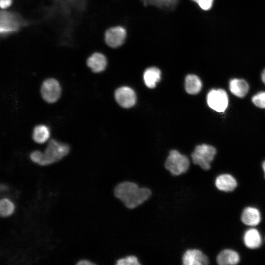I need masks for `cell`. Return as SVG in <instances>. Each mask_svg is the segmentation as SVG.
Instances as JSON below:
<instances>
[{
	"label": "cell",
	"mask_w": 265,
	"mask_h": 265,
	"mask_svg": "<svg viewBox=\"0 0 265 265\" xmlns=\"http://www.w3.org/2000/svg\"><path fill=\"white\" fill-rule=\"evenodd\" d=\"M7 189H8V187L6 185H2V184L0 185V189L1 191L5 190H7Z\"/></svg>",
	"instance_id": "28"
},
{
	"label": "cell",
	"mask_w": 265,
	"mask_h": 265,
	"mask_svg": "<svg viewBox=\"0 0 265 265\" xmlns=\"http://www.w3.org/2000/svg\"><path fill=\"white\" fill-rule=\"evenodd\" d=\"M261 79L263 82L265 84V69L263 71L262 73Z\"/></svg>",
	"instance_id": "27"
},
{
	"label": "cell",
	"mask_w": 265,
	"mask_h": 265,
	"mask_svg": "<svg viewBox=\"0 0 265 265\" xmlns=\"http://www.w3.org/2000/svg\"><path fill=\"white\" fill-rule=\"evenodd\" d=\"M202 83L201 80L196 75L189 74L185 79V89L186 92L191 95L198 93L201 90Z\"/></svg>",
	"instance_id": "18"
},
{
	"label": "cell",
	"mask_w": 265,
	"mask_h": 265,
	"mask_svg": "<svg viewBox=\"0 0 265 265\" xmlns=\"http://www.w3.org/2000/svg\"><path fill=\"white\" fill-rule=\"evenodd\" d=\"M189 165L187 157L175 150L170 151L165 162V168L175 176L186 172Z\"/></svg>",
	"instance_id": "4"
},
{
	"label": "cell",
	"mask_w": 265,
	"mask_h": 265,
	"mask_svg": "<svg viewBox=\"0 0 265 265\" xmlns=\"http://www.w3.org/2000/svg\"><path fill=\"white\" fill-rule=\"evenodd\" d=\"M196 2L204 10H208L212 8L214 0H191Z\"/></svg>",
	"instance_id": "23"
},
{
	"label": "cell",
	"mask_w": 265,
	"mask_h": 265,
	"mask_svg": "<svg viewBox=\"0 0 265 265\" xmlns=\"http://www.w3.org/2000/svg\"><path fill=\"white\" fill-rule=\"evenodd\" d=\"M114 96L117 103L124 108H130L136 102L135 92L129 87L123 86L118 88L115 92Z\"/></svg>",
	"instance_id": "8"
},
{
	"label": "cell",
	"mask_w": 265,
	"mask_h": 265,
	"mask_svg": "<svg viewBox=\"0 0 265 265\" xmlns=\"http://www.w3.org/2000/svg\"><path fill=\"white\" fill-rule=\"evenodd\" d=\"M229 89L235 96L238 98H243L248 93L249 86L243 79H233L229 82Z\"/></svg>",
	"instance_id": "14"
},
{
	"label": "cell",
	"mask_w": 265,
	"mask_h": 265,
	"mask_svg": "<svg viewBox=\"0 0 265 265\" xmlns=\"http://www.w3.org/2000/svg\"><path fill=\"white\" fill-rule=\"evenodd\" d=\"M243 241L247 248L256 249L261 245L262 239L259 232L256 229L252 228L247 230L244 233Z\"/></svg>",
	"instance_id": "15"
},
{
	"label": "cell",
	"mask_w": 265,
	"mask_h": 265,
	"mask_svg": "<svg viewBox=\"0 0 265 265\" xmlns=\"http://www.w3.org/2000/svg\"><path fill=\"white\" fill-rule=\"evenodd\" d=\"M61 89L58 81L53 78L45 80L41 86V94L47 103H53L59 98Z\"/></svg>",
	"instance_id": "6"
},
{
	"label": "cell",
	"mask_w": 265,
	"mask_h": 265,
	"mask_svg": "<svg viewBox=\"0 0 265 265\" xmlns=\"http://www.w3.org/2000/svg\"><path fill=\"white\" fill-rule=\"evenodd\" d=\"M69 151L70 146L68 144L51 139L42 154V159L39 164L47 165L58 161L66 156Z\"/></svg>",
	"instance_id": "2"
},
{
	"label": "cell",
	"mask_w": 265,
	"mask_h": 265,
	"mask_svg": "<svg viewBox=\"0 0 265 265\" xmlns=\"http://www.w3.org/2000/svg\"><path fill=\"white\" fill-rule=\"evenodd\" d=\"M161 78V72L157 67H152L147 68L143 74V79L146 85L150 88L155 87L157 83Z\"/></svg>",
	"instance_id": "17"
},
{
	"label": "cell",
	"mask_w": 265,
	"mask_h": 265,
	"mask_svg": "<svg viewBox=\"0 0 265 265\" xmlns=\"http://www.w3.org/2000/svg\"><path fill=\"white\" fill-rule=\"evenodd\" d=\"M126 37V31L121 26L112 27L108 29L105 33V41L107 45L111 48H117L124 42Z\"/></svg>",
	"instance_id": "7"
},
{
	"label": "cell",
	"mask_w": 265,
	"mask_h": 265,
	"mask_svg": "<svg viewBox=\"0 0 265 265\" xmlns=\"http://www.w3.org/2000/svg\"><path fill=\"white\" fill-rule=\"evenodd\" d=\"M115 196L130 209H134L147 201L152 192L146 187H139L135 183L123 182L118 184L114 190Z\"/></svg>",
	"instance_id": "1"
},
{
	"label": "cell",
	"mask_w": 265,
	"mask_h": 265,
	"mask_svg": "<svg viewBox=\"0 0 265 265\" xmlns=\"http://www.w3.org/2000/svg\"><path fill=\"white\" fill-rule=\"evenodd\" d=\"M216 154V150L213 146L203 144L197 146L191 156L194 164L208 170L211 168V163Z\"/></svg>",
	"instance_id": "3"
},
{
	"label": "cell",
	"mask_w": 265,
	"mask_h": 265,
	"mask_svg": "<svg viewBox=\"0 0 265 265\" xmlns=\"http://www.w3.org/2000/svg\"><path fill=\"white\" fill-rule=\"evenodd\" d=\"M184 265H207L209 263L208 257L198 249L187 250L183 255Z\"/></svg>",
	"instance_id": "9"
},
{
	"label": "cell",
	"mask_w": 265,
	"mask_h": 265,
	"mask_svg": "<svg viewBox=\"0 0 265 265\" xmlns=\"http://www.w3.org/2000/svg\"><path fill=\"white\" fill-rule=\"evenodd\" d=\"M42 154L40 151H34L30 154L29 157L33 162L39 164L42 159Z\"/></svg>",
	"instance_id": "24"
},
{
	"label": "cell",
	"mask_w": 265,
	"mask_h": 265,
	"mask_svg": "<svg viewBox=\"0 0 265 265\" xmlns=\"http://www.w3.org/2000/svg\"><path fill=\"white\" fill-rule=\"evenodd\" d=\"M253 104L258 107L265 108V92H259L252 98Z\"/></svg>",
	"instance_id": "21"
},
{
	"label": "cell",
	"mask_w": 265,
	"mask_h": 265,
	"mask_svg": "<svg viewBox=\"0 0 265 265\" xmlns=\"http://www.w3.org/2000/svg\"><path fill=\"white\" fill-rule=\"evenodd\" d=\"M216 261L220 265H234L240 261L238 254L232 249H225L221 251L217 256Z\"/></svg>",
	"instance_id": "16"
},
{
	"label": "cell",
	"mask_w": 265,
	"mask_h": 265,
	"mask_svg": "<svg viewBox=\"0 0 265 265\" xmlns=\"http://www.w3.org/2000/svg\"><path fill=\"white\" fill-rule=\"evenodd\" d=\"M12 0H0V6L1 8L5 9L11 5Z\"/></svg>",
	"instance_id": "25"
},
{
	"label": "cell",
	"mask_w": 265,
	"mask_h": 265,
	"mask_svg": "<svg viewBox=\"0 0 265 265\" xmlns=\"http://www.w3.org/2000/svg\"><path fill=\"white\" fill-rule=\"evenodd\" d=\"M87 65L94 73H100L106 68L107 60L102 53H96L92 54L87 60Z\"/></svg>",
	"instance_id": "13"
},
{
	"label": "cell",
	"mask_w": 265,
	"mask_h": 265,
	"mask_svg": "<svg viewBox=\"0 0 265 265\" xmlns=\"http://www.w3.org/2000/svg\"><path fill=\"white\" fill-rule=\"evenodd\" d=\"M261 219L260 212L256 208L246 207L241 213V220L242 222L248 226H256L260 223Z\"/></svg>",
	"instance_id": "11"
},
{
	"label": "cell",
	"mask_w": 265,
	"mask_h": 265,
	"mask_svg": "<svg viewBox=\"0 0 265 265\" xmlns=\"http://www.w3.org/2000/svg\"><path fill=\"white\" fill-rule=\"evenodd\" d=\"M77 265H93L95 263L86 260H81L78 262Z\"/></svg>",
	"instance_id": "26"
},
{
	"label": "cell",
	"mask_w": 265,
	"mask_h": 265,
	"mask_svg": "<svg viewBox=\"0 0 265 265\" xmlns=\"http://www.w3.org/2000/svg\"><path fill=\"white\" fill-rule=\"evenodd\" d=\"M140 264L137 257L134 256H129L125 258H121L116 262L117 265H139Z\"/></svg>",
	"instance_id": "22"
},
{
	"label": "cell",
	"mask_w": 265,
	"mask_h": 265,
	"mask_svg": "<svg viewBox=\"0 0 265 265\" xmlns=\"http://www.w3.org/2000/svg\"><path fill=\"white\" fill-rule=\"evenodd\" d=\"M209 106L213 110L222 112L227 108L229 103L226 92L222 89H212L207 96Z\"/></svg>",
	"instance_id": "5"
},
{
	"label": "cell",
	"mask_w": 265,
	"mask_h": 265,
	"mask_svg": "<svg viewBox=\"0 0 265 265\" xmlns=\"http://www.w3.org/2000/svg\"><path fill=\"white\" fill-rule=\"evenodd\" d=\"M14 204L8 199L2 198L0 201V214L2 217H6L11 215L14 212Z\"/></svg>",
	"instance_id": "20"
},
{
	"label": "cell",
	"mask_w": 265,
	"mask_h": 265,
	"mask_svg": "<svg viewBox=\"0 0 265 265\" xmlns=\"http://www.w3.org/2000/svg\"><path fill=\"white\" fill-rule=\"evenodd\" d=\"M0 26V32L1 34L15 31L18 27L14 16L5 11L1 12Z\"/></svg>",
	"instance_id": "12"
},
{
	"label": "cell",
	"mask_w": 265,
	"mask_h": 265,
	"mask_svg": "<svg viewBox=\"0 0 265 265\" xmlns=\"http://www.w3.org/2000/svg\"><path fill=\"white\" fill-rule=\"evenodd\" d=\"M215 185L219 190L229 192L235 189L237 186V182L233 176L228 174H223L219 175L216 178Z\"/></svg>",
	"instance_id": "10"
},
{
	"label": "cell",
	"mask_w": 265,
	"mask_h": 265,
	"mask_svg": "<svg viewBox=\"0 0 265 265\" xmlns=\"http://www.w3.org/2000/svg\"><path fill=\"white\" fill-rule=\"evenodd\" d=\"M263 168L264 170L265 174V160L263 163Z\"/></svg>",
	"instance_id": "29"
},
{
	"label": "cell",
	"mask_w": 265,
	"mask_h": 265,
	"mask_svg": "<svg viewBox=\"0 0 265 265\" xmlns=\"http://www.w3.org/2000/svg\"><path fill=\"white\" fill-rule=\"evenodd\" d=\"M50 135V130L48 127L44 125H37L33 129L32 138L33 140L37 143H45L48 139Z\"/></svg>",
	"instance_id": "19"
}]
</instances>
